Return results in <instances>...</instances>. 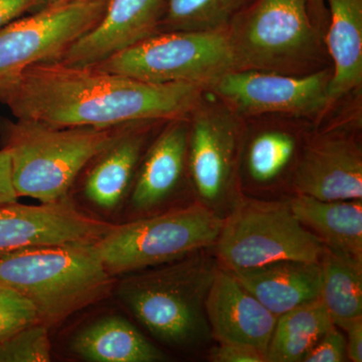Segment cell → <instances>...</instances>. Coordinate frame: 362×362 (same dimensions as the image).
<instances>
[{
	"label": "cell",
	"instance_id": "6da1fadb",
	"mask_svg": "<svg viewBox=\"0 0 362 362\" xmlns=\"http://www.w3.org/2000/svg\"><path fill=\"white\" fill-rule=\"evenodd\" d=\"M195 84H153L54 61L0 83V100L16 119L58 127L113 128L187 118L204 96Z\"/></svg>",
	"mask_w": 362,
	"mask_h": 362
},
{
	"label": "cell",
	"instance_id": "7a4b0ae2",
	"mask_svg": "<svg viewBox=\"0 0 362 362\" xmlns=\"http://www.w3.org/2000/svg\"><path fill=\"white\" fill-rule=\"evenodd\" d=\"M226 30L235 70L306 76L331 66L312 0H252Z\"/></svg>",
	"mask_w": 362,
	"mask_h": 362
},
{
	"label": "cell",
	"instance_id": "3957f363",
	"mask_svg": "<svg viewBox=\"0 0 362 362\" xmlns=\"http://www.w3.org/2000/svg\"><path fill=\"white\" fill-rule=\"evenodd\" d=\"M111 278L94 244L33 247L0 258V286L30 300L47 326L103 299Z\"/></svg>",
	"mask_w": 362,
	"mask_h": 362
},
{
	"label": "cell",
	"instance_id": "277c9868",
	"mask_svg": "<svg viewBox=\"0 0 362 362\" xmlns=\"http://www.w3.org/2000/svg\"><path fill=\"white\" fill-rule=\"evenodd\" d=\"M126 126L58 127L20 119L7 124L4 149L11 158L16 195L40 204L68 199L83 168L108 148Z\"/></svg>",
	"mask_w": 362,
	"mask_h": 362
},
{
	"label": "cell",
	"instance_id": "5b68a950",
	"mask_svg": "<svg viewBox=\"0 0 362 362\" xmlns=\"http://www.w3.org/2000/svg\"><path fill=\"white\" fill-rule=\"evenodd\" d=\"M175 262L126 279L119 296L156 339L194 346L211 337L206 301L218 264L204 251Z\"/></svg>",
	"mask_w": 362,
	"mask_h": 362
},
{
	"label": "cell",
	"instance_id": "8992f818",
	"mask_svg": "<svg viewBox=\"0 0 362 362\" xmlns=\"http://www.w3.org/2000/svg\"><path fill=\"white\" fill-rule=\"evenodd\" d=\"M223 218L195 202L140 220L111 226L94 243L113 275L159 267L214 247Z\"/></svg>",
	"mask_w": 362,
	"mask_h": 362
},
{
	"label": "cell",
	"instance_id": "52a82bcc",
	"mask_svg": "<svg viewBox=\"0 0 362 362\" xmlns=\"http://www.w3.org/2000/svg\"><path fill=\"white\" fill-rule=\"evenodd\" d=\"M218 266L249 270L286 259L319 262L322 242L293 214L289 202L243 195L223 220L216 244Z\"/></svg>",
	"mask_w": 362,
	"mask_h": 362
},
{
	"label": "cell",
	"instance_id": "ba28073f",
	"mask_svg": "<svg viewBox=\"0 0 362 362\" xmlns=\"http://www.w3.org/2000/svg\"><path fill=\"white\" fill-rule=\"evenodd\" d=\"M188 123V178L195 202L225 218L244 195L240 165L246 120L206 90Z\"/></svg>",
	"mask_w": 362,
	"mask_h": 362
},
{
	"label": "cell",
	"instance_id": "9c48e42d",
	"mask_svg": "<svg viewBox=\"0 0 362 362\" xmlns=\"http://www.w3.org/2000/svg\"><path fill=\"white\" fill-rule=\"evenodd\" d=\"M94 66L153 84L185 83L204 88L235 70L226 30L157 33Z\"/></svg>",
	"mask_w": 362,
	"mask_h": 362
},
{
	"label": "cell",
	"instance_id": "30bf717a",
	"mask_svg": "<svg viewBox=\"0 0 362 362\" xmlns=\"http://www.w3.org/2000/svg\"><path fill=\"white\" fill-rule=\"evenodd\" d=\"M332 66L306 76L232 70L204 88L244 119L283 115L320 122L332 110Z\"/></svg>",
	"mask_w": 362,
	"mask_h": 362
},
{
	"label": "cell",
	"instance_id": "8fae6325",
	"mask_svg": "<svg viewBox=\"0 0 362 362\" xmlns=\"http://www.w3.org/2000/svg\"><path fill=\"white\" fill-rule=\"evenodd\" d=\"M107 4L108 0L49 4L4 26L0 30V83L30 66L58 61L99 23Z\"/></svg>",
	"mask_w": 362,
	"mask_h": 362
},
{
	"label": "cell",
	"instance_id": "7c38bea8",
	"mask_svg": "<svg viewBox=\"0 0 362 362\" xmlns=\"http://www.w3.org/2000/svg\"><path fill=\"white\" fill-rule=\"evenodd\" d=\"M361 125L356 117L312 131L290 181L295 194L326 202L362 199Z\"/></svg>",
	"mask_w": 362,
	"mask_h": 362
},
{
	"label": "cell",
	"instance_id": "4fadbf2b",
	"mask_svg": "<svg viewBox=\"0 0 362 362\" xmlns=\"http://www.w3.org/2000/svg\"><path fill=\"white\" fill-rule=\"evenodd\" d=\"M110 223L78 211L68 199L54 204L0 206V258L23 251L69 244H94Z\"/></svg>",
	"mask_w": 362,
	"mask_h": 362
},
{
	"label": "cell",
	"instance_id": "5bb4252c",
	"mask_svg": "<svg viewBox=\"0 0 362 362\" xmlns=\"http://www.w3.org/2000/svg\"><path fill=\"white\" fill-rule=\"evenodd\" d=\"M240 187L270 189L291 181L307 138L316 124L306 119L264 115L245 119Z\"/></svg>",
	"mask_w": 362,
	"mask_h": 362
},
{
	"label": "cell",
	"instance_id": "9a60e30c",
	"mask_svg": "<svg viewBox=\"0 0 362 362\" xmlns=\"http://www.w3.org/2000/svg\"><path fill=\"white\" fill-rule=\"evenodd\" d=\"M165 0H108L101 20L58 62L89 66L159 33Z\"/></svg>",
	"mask_w": 362,
	"mask_h": 362
},
{
	"label": "cell",
	"instance_id": "2e32d148",
	"mask_svg": "<svg viewBox=\"0 0 362 362\" xmlns=\"http://www.w3.org/2000/svg\"><path fill=\"white\" fill-rule=\"evenodd\" d=\"M206 313L216 341L249 345L266 356L277 316L221 266L207 294Z\"/></svg>",
	"mask_w": 362,
	"mask_h": 362
},
{
	"label": "cell",
	"instance_id": "e0dca14e",
	"mask_svg": "<svg viewBox=\"0 0 362 362\" xmlns=\"http://www.w3.org/2000/svg\"><path fill=\"white\" fill-rule=\"evenodd\" d=\"M188 117L165 122L143 154L131 192V206L136 211H150L161 206L188 176Z\"/></svg>",
	"mask_w": 362,
	"mask_h": 362
},
{
	"label": "cell",
	"instance_id": "ac0fdd59",
	"mask_svg": "<svg viewBox=\"0 0 362 362\" xmlns=\"http://www.w3.org/2000/svg\"><path fill=\"white\" fill-rule=\"evenodd\" d=\"M165 122H138L124 128L115 141L98 158L86 178V199L99 209H116L129 192L154 125Z\"/></svg>",
	"mask_w": 362,
	"mask_h": 362
},
{
	"label": "cell",
	"instance_id": "d6986e66",
	"mask_svg": "<svg viewBox=\"0 0 362 362\" xmlns=\"http://www.w3.org/2000/svg\"><path fill=\"white\" fill-rule=\"evenodd\" d=\"M232 273L247 291L277 317L300 305L320 299L319 262L286 259Z\"/></svg>",
	"mask_w": 362,
	"mask_h": 362
},
{
	"label": "cell",
	"instance_id": "ffe728a7",
	"mask_svg": "<svg viewBox=\"0 0 362 362\" xmlns=\"http://www.w3.org/2000/svg\"><path fill=\"white\" fill-rule=\"evenodd\" d=\"M324 44L333 69L329 95L337 105L362 86V0H324Z\"/></svg>",
	"mask_w": 362,
	"mask_h": 362
},
{
	"label": "cell",
	"instance_id": "44dd1931",
	"mask_svg": "<svg viewBox=\"0 0 362 362\" xmlns=\"http://www.w3.org/2000/svg\"><path fill=\"white\" fill-rule=\"evenodd\" d=\"M288 202L324 247L362 261V199L326 202L295 194Z\"/></svg>",
	"mask_w": 362,
	"mask_h": 362
},
{
	"label": "cell",
	"instance_id": "7402d4cb",
	"mask_svg": "<svg viewBox=\"0 0 362 362\" xmlns=\"http://www.w3.org/2000/svg\"><path fill=\"white\" fill-rule=\"evenodd\" d=\"M71 350L90 362H157L165 356L129 321L105 317L80 331Z\"/></svg>",
	"mask_w": 362,
	"mask_h": 362
},
{
	"label": "cell",
	"instance_id": "603a6c76",
	"mask_svg": "<svg viewBox=\"0 0 362 362\" xmlns=\"http://www.w3.org/2000/svg\"><path fill=\"white\" fill-rule=\"evenodd\" d=\"M321 299L300 305L277 317L266 362H302L318 340L334 327Z\"/></svg>",
	"mask_w": 362,
	"mask_h": 362
},
{
	"label": "cell",
	"instance_id": "cb8c5ba5",
	"mask_svg": "<svg viewBox=\"0 0 362 362\" xmlns=\"http://www.w3.org/2000/svg\"><path fill=\"white\" fill-rule=\"evenodd\" d=\"M320 299L335 326L362 317V261L324 247Z\"/></svg>",
	"mask_w": 362,
	"mask_h": 362
},
{
	"label": "cell",
	"instance_id": "d4e9b609",
	"mask_svg": "<svg viewBox=\"0 0 362 362\" xmlns=\"http://www.w3.org/2000/svg\"><path fill=\"white\" fill-rule=\"evenodd\" d=\"M252 0H165L160 32L226 30Z\"/></svg>",
	"mask_w": 362,
	"mask_h": 362
},
{
	"label": "cell",
	"instance_id": "484cf974",
	"mask_svg": "<svg viewBox=\"0 0 362 362\" xmlns=\"http://www.w3.org/2000/svg\"><path fill=\"white\" fill-rule=\"evenodd\" d=\"M51 359V340L44 323L26 326L0 342V362H47Z\"/></svg>",
	"mask_w": 362,
	"mask_h": 362
},
{
	"label": "cell",
	"instance_id": "4316f807",
	"mask_svg": "<svg viewBox=\"0 0 362 362\" xmlns=\"http://www.w3.org/2000/svg\"><path fill=\"white\" fill-rule=\"evenodd\" d=\"M39 322V314L30 300L11 288L0 286V342Z\"/></svg>",
	"mask_w": 362,
	"mask_h": 362
},
{
	"label": "cell",
	"instance_id": "83f0119b",
	"mask_svg": "<svg viewBox=\"0 0 362 362\" xmlns=\"http://www.w3.org/2000/svg\"><path fill=\"white\" fill-rule=\"evenodd\" d=\"M349 361L346 339L337 326L331 328L314 345L302 362H344Z\"/></svg>",
	"mask_w": 362,
	"mask_h": 362
},
{
	"label": "cell",
	"instance_id": "f1b7e54d",
	"mask_svg": "<svg viewBox=\"0 0 362 362\" xmlns=\"http://www.w3.org/2000/svg\"><path fill=\"white\" fill-rule=\"evenodd\" d=\"M211 349L209 361L213 362H266V356L259 350L233 342H218Z\"/></svg>",
	"mask_w": 362,
	"mask_h": 362
},
{
	"label": "cell",
	"instance_id": "f546056e",
	"mask_svg": "<svg viewBox=\"0 0 362 362\" xmlns=\"http://www.w3.org/2000/svg\"><path fill=\"white\" fill-rule=\"evenodd\" d=\"M45 6L42 0H0V30L33 8Z\"/></svg>",
	"mask_w": 362,
	"mask_h": 362
},
{
	"label": "cell",
	"instance_id": "4dcf8cb0",
	"mask_svg": "<svg viewBox=\"0 0 362 362\" xmlns=\"http://www.w3.org/2000/svg\"><path fill=\"white\" fill-rule=\"evenodd\" d=\"M337 327L341 328L346 333L347 358L352 362L362 361V317L351 319L340 324Z\"/></svg>",
	"mask_w": 362,
	"mask_h": 362
},
{
	"label": "cell",
	"instance_id": "1f68e13d",
	"mask_svg": "<svg viewBox=\"0 0 362 362\" xmlns=\"http://www.w3.org/2000/svg\"><path fill=\"white\" fill-rule=\"evenodd\" d=\"M11 180V158L6 149L0 150V206L18 202Z\"/></svg>",
	"mask_w": 362,
	"mask_h": 362
},
{
	"label": "cell",
	"instance_id": "d6a6232c",
	"mask_svg": "<svg viewBox=\"0 0 362 362\" xmlns=\"http://www.w3.org/2000/svg\"><path fill=\"white\" fill-rule=\"evenodd\" d=\"M312 6H313L314 13L317 20L320 21L321 25L325 26L327 25L328 13L326 8L324 0H312Z\"/></svg>",
	"mask_w": 362,
	"mask_h": 362
},
{
	"label": "cell",
	"instance_id": "836d02e7",
	"mask_svg": "<svg viewBox=\"0 0 362 362\" xmlns=\"http://www.w3.org/2000/svg\"><path fill=\"white\" fill-rule=\"evenodd\" d=\"M87 1V0H42L45 6L49 4H66V2Z\"/></svg>",
	"mask_w": 362,
	"mask_h": 362
}]
</instances>
